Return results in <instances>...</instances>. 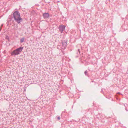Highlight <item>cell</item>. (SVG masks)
Listing matches in <instances>:
<instances>
[{
  "instance_id": "cell-2",
  "label": "cell",
  "mask_w": 128,
  "mask_h": 128,
  "mask_svg": "<svg viewBox=\"0 0 128 128\" xmlns=\"http://www.w3.org/2000/svg\"><path fill=\"white\" fill-rule=\"evenodd\" d=\"M43 16L45 18H48L50 17L49 14L48 13H46L44 14Z\"/></svg>"
},
{
  "instance_id": "cell-1",
  "label": "cell",
  "mask_w": 128,
  "mask_h": 128,
  "mask_svg": "<svg viewBox=\"0 0 128 128\" xmlns=\"http://www.w3.org/2000/svg\"><path fill=\"white\" fill-rule=\"evenodd\" d=\"M16 0H0V18L12 6Z\"/></svg>"
}]
</instances>
